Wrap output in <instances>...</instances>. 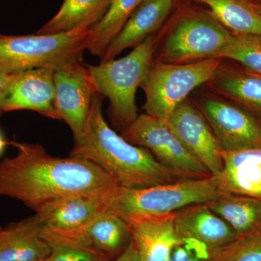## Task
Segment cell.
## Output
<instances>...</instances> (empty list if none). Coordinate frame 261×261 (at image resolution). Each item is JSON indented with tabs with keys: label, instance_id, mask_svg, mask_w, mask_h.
Instances as JSON below:
<instances>
[{
	"label": "cell",
	"instance_id": "1",
	"mask_svg": "<svg viewBox=\"0 0 261 261\" xmlns=\"http://www.w3.org/2000/svg\"><path fill=\"white\" fill-rule=\"evenodd\" d=\"M17 153L0 161V196L37 212L53 201L77 194L111 193L118 184L94 163L69 155L54 157L39 144L11 141Z\"/></svg>",
	"mask_w": 261,
	"mask_h": 261
},
{
	"label": "cell",
	"instance_id": "2",
	"mask_svg": "<svg viewBox=\"0 0 261 261\" xmlns=\"http://www.w3.org/2000/svg\"><path fill=\"white\" fill-rule=\"evenodd\" d=\"M102 96L94 97L80 140L69 155L94 163L129 190L179 181L145 147L132 145L110 127L103 116Z\"/></svg>",
	"mask_w": 261,
	"mask_h": 261
},
{
	"label": "cell",
	"instance_id": "3",
	"mask_svg": "<svg viewBox=\"0 0 261 261\" xmlns=\"http://www.w3.org/2000/svg\"><path fill=\"white\" fill-rule=\"evenodd\" d=\"M158 41L159 36L153 34L123 58L85 65L97 93L109 99L108 114L121 133L139 116L136 93L153 63Z\"/></svg>",
	"mask_w": 261,
	"mask_h": 261
},
{
	"label": "cell",
	"instance_id": "4",
	"mask_svg": "<svg viewBox=\"0 0 261 261\" xmlns=\"http://www.w3.org/2000/svg\"><path fill=\"white\" fill-rule=\"evenodd\" d=\"M222 194L212 176L138 190L118 187L108 195L106 206L123 219L163 216L193 204L207 203Z\"/></svg>",
	"mask_w": 261,
	"mask_h": 261
},
{
	"label": "cell",
	"instance_id": "5",
	"mask_svg": "<svg viewBox=\"0 0 261 261\" xmlns=\"http://www.w3.org/2000/svg\"><path fill=\"white\" fill-rule=\"evenodd\" d=\"M91 29L53 34L8 36L0 34V65L10 73L34 68L55 70L82 63Z\"/></svg>",
	"mask_w": 261,
	"mask_h": 261
},
{
	"label": "cell",
	"instance_id": "6",
	"mask_svg": "<svg viewBox=\"0 0 261 261\" xmlns=\"http://www.w3.org/2000/svg\"><path fill=\"white\" fill-rule=\"evenodd\" d=\"M175 10L161 49V62L189 63L217 58L233 34L207 10L178 1Z\"/></svg>",
	"mask_w": 261,
	"mask_h": 261
},
{
	"label": "cell",
	"instance_id": "7",
	"mask_svg": "<svg viewBox=\"0 0 261 261\" xmlns=\"http://www.w3.org/2000/svg\"><path fill=\"white\" fill-rule=\"evenodd\" d=\"M221 65L219 58L189 63H152L140 87L145 94V113L168 121L194 89L214 80Z\"/></svg>",
	"mask_w": 261,
	"mask_h": 261
},
{
	"label": "cell",
	"instance_id": "8",
	"mask_svg": "<svg viewBox=\"0 0 261 261\" xmlns=\"http://www.w3.org/2000/svg\"><path fill=\"white\" fill-rule=\"evenodd\" d=\"M121 136L132 145L148 149L179 180L212 176L207 168L182 145L167 121L147 113L139 115Z\"/></svg>",
	"mask_w": 261,
	"mask_h": 261
},
{
	"label": "cell",
	"instance_id": "9",
	"mask_svg": "<svg viewBox=\"0 0 261 261\" xmlns=\"http://www.w3.org/2000/svg\"><path fill=\"white\" fill-rule=\"evenodd\" d=\"M42 235L50 245L76 249L89 254L94 261L115 260L132 241L129 225L109 209L74 229L58 231L42 227Z\"/></svg>",
	"mask_w": 261,
	"mask_h": 261
},
{
	"label": "cell",
	"instance_id": "10",
	"mask_svg": "<svg viewBox=\"0 0 261 261\" xmlns=\"http://www.w3.org/2000/svg\"><path fill=\"white\" fill-rule=\"evenodd\" d=\"M199 110L223 152L261 149V122L243 108L209 95L201 99Z\"/></svg>",
	"mask_w": 261,
	"mask_h": 261
},
{
	"label": "cell",
	"instance_id": "11",
	"mask_svg": "<svg viewBox=\"0 0 261 261\" xmlns=\"http://www.w3.org/2000/svg\"><path fill=\"white\" fill-rule=\"evenodd\" d=\"M54 82L57 112L69 126L74 142H77L83 135L97 90L87 66L82 63L56 70Z\"/></svg>",
	"mask_w": 261,
	"mask_h": 261
},
{
	"label": "cell",
	"instance_id": "12",
	"mask_svg": "<svg viewBox=\"0 0 261 261\" xmlns=\"http://www.w3.org/2000/svg\"><path fill=\"white\" fill-rule=\"evenodd\" d=\"M168 124L182 145L210 171L219 177L224 163L219 142L208 123L188 99H185L173 111Z\"/></svg>",
	"mask_w": 261,
	"mask_h": 261
},
{
	"label": "cell",
	"instance_id": "13",
	"mask_svg": "<svg viewBox=\"0 0 261 261\" xmlns=\"http://www.w3.org/2000/svg\"><path fill=\"white\" fill-rule=\"evenodd\" d=\"M55 71L40 68L15 73L5 96L4 112L29 110L51 119L61 120L56 108Z\"/></svg>",
	"mask_w": 261,
	"mask_h": 261
},
{
	"label": "cell",
	"instance_id": "14",
	"mask_svg": "<svg viewBox=\"0 0 261 261\" xmlns=\"http://www.w3.org/2000/svg\"><path fill=\"white\" fill-rule=\"evenodd\" d=\"M176 0H143L132 13L121 32L108 46L100 63L116 59L155 34L176 8Z\"/></svg>",
	"mask_w": 261,
	"mask_h": 261
},
{
	"label": "cell",
	"instance_id": "15",
	"mask_svg": "<svg viewBox=\"0 0 261 261\" xmlns=\"http://www.w3.org/2000/svg\"><path fill=\"white\" fill-rule=\"evenodd\" d=\"M111 193L66 196L42 206L35 214L39 216L43 228L58 231L74 229L108 209L106 200Z\"/></svg>",
	"mask_w": 261,
	"mask_h": 261
},
{
	"label": "cell",
	"instance_id": "16",
	"mask_svg": "<svg viewBox=\"0 0 261 261\" xmlns=\"http://www.w3.org/2000/svg\"><path fill=\"white\" fill-rule=\"evenodd\" d=\"M174 227L179 239H194L213 249L239 238L238 234L206 203L193 204L174 213Z\"/></svg>",
	"mask_w": 261,
	"mask_h": 261
},
{
	"label": "cell",
	"instance_id": "17",
	"mask_svg": "<svg viewBox=\"0 0 261 261\" xmlns=\"http://www.w3.org/2000/svg\"><path fill=\"white\" fill-rule=\"evenodd\" d=\"M124 220L141 261H168L180 240L175 231L174 213Z\"/></svg>",
	"mask_w": 261,
	"mask_h": 261
},
{
	"label": "cell",
	"instance_id": "18",
	"mask_svg": "<svg viewBox=\"0 0 261 261\" xmlns=\"http://www.w3.org/2000/svg\"><path fill=\"white\" fill-rule=\"evenodd\" d=\"M37 214L11 222L0 231V261H44L51 248Z\"/></svg>",
	"mask_w": 261,
	"mask_h": 261
},
{
	"label": "cell",
	"instance_id": "19",
	"mask_svg": "<svg viewBox=\"0 0 261 261\" xmlns=\"http://www.w3.org/2000/svg\"><path fill=\"white\" fill-rule=\"evenodd\" d=\"M224 166L217 178L223 193L261 198V149L221 152Z\"/></svg>",
	"mask_w": 261,
	"mask_h": 261
},
{
	"label": "cell",
	"instance_id": "20",
	"mask_svg": "<svg viewBox=\"0 0 261 261\" xmlns=\"http://www.w3.org/2000/svg\"><path fill=\"white\" fill-rule=\"evenodd\" d=\"M214 90L261 122V77L221 65L210 82Z\"/></svg>",
	"mask_w": 261,
	"mask_h": 261
},
{
	"label": "cell",
	"instance_id": "21",
	"mask_svg": "<svg viewBox=\"0 0 261 261\" xmlns=\"http://www.w3.org/2000/svg\"><path fill=\"white\" fill-rule=\"evenodd\" d=\"M206 204L233 228L238 238L261 234V198L223 193Z\"/></svg>",
	"mask_w": 261,
	"mask_h": 261
},
{
	"label": "cell",
	"instance_id": "22",
	"mask_svg": "<svg viewBox=\"0 0 261 261\" xmlns=\"http://www.w3.org/2000/svg\"><path fill=\"white\" fill-rule=\"evenodd\" d=\"M113 0H64L57 14L37 31L53 34L77 29H92L107 14Z\"/></svg>",
	"mask_w": 261,
	"mask_h": 261
},
{
	"label": "cell",
	"instance_id": "23",
	"mask_svg": "<svg viewBox=\"0 0 261 261\" xmlns=\"http://www.w3.org/2000/svg\"><path fill=\"white\" fill-rule=\"evenodd\" d=\"M205 5L207 11L233 36L261 35V12L245 0H177Z\"/></svg>",
	"mask_w": 261,
	"mask_h": 261
},
{
	"label": "cell",
	"instance_id": "24",
	"mask_svg": "<svg viewBox=\"0 0 261 261\" xmlns=\"http://www.w3.org/2000/svg\"><path fill=\"white\" fill-rule=\"evenodd\" d=\"M143 0H113L102 20L91 29L87 49L93 56L102 58L108 46L121 32L136 8Z\"/></svg>",
	"mask_w": 261,
	"mask_h": 261
},
{
	"label": "cell",
	"instance_id": "25",
	"mask_svg": "<svg viewBox=\"0 0 261 261\" xmlns=\"http://www.w3.org/2000/svg\"><path fill=\"white\" fill-rule=\"evenodd\" d=\"M217 58L238 62L247 71L261 76V35L233 36Z\"/></svg>",
	"mask_w": 261,
	"mask_h": 261
},
{
	"label": "cell",
	"instance_id": "26",
	"mask_svg": "<svg viewBox=\"0 0 261 261\" xmlns=\"http://www.w3.org/2000/svg\"><path fill=\"white\" fill-rule=\"evenodd\" d=\"M210 261H261V234L239 238L215 249Z\"/></svg>",
	"mask_w": 261,
	"mask_h": 261
},
{
	"label": "cell",
	"instance_id": "27",
	"mask_svg": "<svg viewBox=\"0 0 261 261\" xmlns=\"http://www.w3.org/2000/svg\"><path fill=\"white\" fill-rule=\"evenodd\" d=\"M214 250L194 239H180L168 261H210Z\"/></svg>",
	"mask_w": 261,
	"mask_h": 261
},
{
	"label": "cell",
	"instance_id": "28",
	"mask_svg": "<svg viewBox=\"0 0 261 261\" xmlns=\"http://www.w3.org/2000/svg\"><path fill=\"white\" fill-rule=\"evenodd\" d=\"M50 246V255L44 261H94L89 254L76 249L58 245Z\"/></svg>",
	"mask_w": 261,
	"mask_h": 261
},
{
	"label": "cell",
	"instance_id": "29",
	"mask_svg": "<svg viewBox=\"0 0 261 261\" xmlns=\"http://www.w3.org/2000/svg\"><path fill=\"white\" fill-rule=\"evenodd\" d=\"M15 73H10L0 65V117L5 113L3 110V103H4L5 96L10 88V84L14 79Z\"/></svg>",
	"mask_w": 261,
	"mask_h": 261
},
{
	"label": "cell",
	"instance_id": "30",
	"mask_svg": "<svg viewBox=\"0 0 261 261\" xmlns=\"http://www.w3.org/2000/svg\"><path fill=\"white\" fill-rule=\"evenodd\" d=\"M112 261H141V259L135 244L132 241L126 250Z\"/></svg>",
	"mask_w": 261,
	"mask_h": 261
},
{
	"label": "cell",
	"instance_id": "31",
	"mask_svg": "<svg viewBox=\"0 0 261 261\" xmlns=\"http://www.w3.org/2000/svg\"><path fill=\"white\" fill-rule=\"evenodd\" d=\"M9 145V142H7L3 137V134L0 132V155L4 152L5 147Z\"/></svg>",
	"mask_w": 261,
	"mask_h": 261
},
{
	"label": "cell",
	"instance_id": "32",
	"mask_svg": "<svg viewBox=\"0 0 261 261\" xmlns=\"http://www.w3.org/2000/svg\"><path fill=\"white\" fill-rule=\"evenodd\" d=\"M247 3H250V4L259 5H261V0H245Z\"/></svg>",
	"mask_w": 261,
	"mask_h": 261
},
{
	"label": "cell",
	"instance_id": "33",
	"mask_svg": "<svg viewBox=\"0 0 261 261\" xmlns=\"http://www.w3.org/2000/svg\"><path fill=\"white\" fill-rule=\"evenodd\" d=\"M257 7H258L259 10H260V11L261 12V5H257Z\"/></svg>",
	"mask_w": 261,
	"mask_h": 261
},
{
	"label": "cell",
	"instance_id": "34",
	"mask_svg": "<svg viewBox=\"0 0 261 261\" xmlns=\"http://www.w3.org/2000/svg\"><path fill=\"white\" fill-rule=\"evenodd\" d=\"M2 228H3V227H2L1 226H0V231H1Z\"/></svg>",
	"mask_w": 261,
	"mask_h": 261
},
{
	"label": "cell",
	"instance_id": "35",
	"mask_svg": "<svg viewBox=\"0 0 261 261\" xmlns=\"http://www.w3.org/2000/svg\"></svg>",
	"mask_w": 261,
	"mask_h": 261
},
{
	"label": "cell",
	"instance_id": "36",
	"mask_svg": "<svg viewBox=\"0 0 261 261\" xmlns=\"http://www.w3.org/2000/svg\"><path fill=\"white\" fill-rule=\"evenodd\" d=\"M176 1H177V0H176Z\"/></svg>",
	"mask_w": 261,
	"mask_h": 261
},
{
	"label": "cell",
	"instance_id": "37",
	"mask_svg": "<svg viewBox=\"0 0 261 261\" xmlns=\"http://www.w3.org/2000/svg\"><path fill=\"white\" fill-rule=\"evenodd\" d=\"M261 77V76H260Z\"/></svg>",
	"mask_w": 261,
	"mask_h": 261
}]
</instances>
